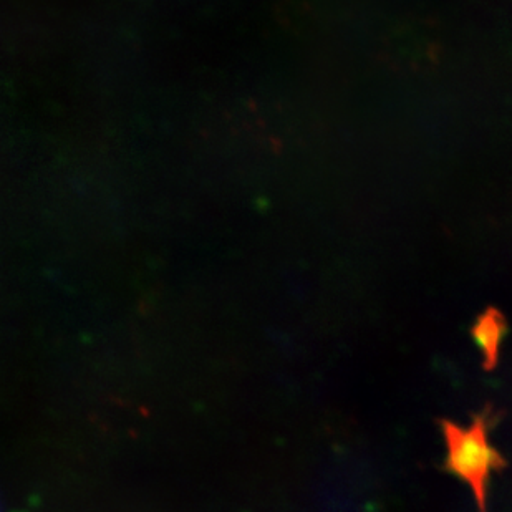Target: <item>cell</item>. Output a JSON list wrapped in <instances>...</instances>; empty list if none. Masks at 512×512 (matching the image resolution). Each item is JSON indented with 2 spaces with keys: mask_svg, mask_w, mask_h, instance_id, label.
Wrapping results in <instances>:
<instances>
[{
  "mask_svg": "<svg viewBox=\"0 0 512 512\" xmlns=\"http://www.w3.org/2000/svg\"><path fill=\"white\" fill-rule=\"evenodd\" d=\"M496 423L493 410L473 416L468 428L455 421L440 420L446 445L445 468L448 473L466 483L479 512H488V488L491 474L508 466V461L494 448L489 431Z\"/></svg>",
  "mask_w": 512,
  "mask_h": 512,
  "instance_id": "6da1fadb",
  "label": "cell"
},
{
  "mask_svg": "<svg viewBox=\"0 0 512 512\" xmlns=\"http://www.w3.org/2000/svg\"><path fill=\"white\" fill-rule=\"evenodd\" d=\"M508 320L498 309L484 310L474 322L471 335L474 342L478 343L479 350L483 353L484 370H494L498 367L499 355H501V343L508 334Z\"/></svg>",
  "mask_w": 512,
  "mask_h": 512,
  "instance_id": "7a4b0ae2",
  "label": "cell"
}]
</instances>
